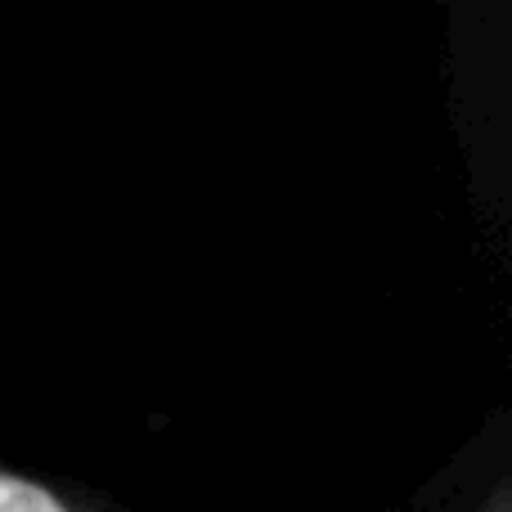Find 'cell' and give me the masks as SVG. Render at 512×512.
<instances>
[{
    "mask_svg": "<svg viewBox=\"0 0 512 512\" xmlns=\"http://www.w3.org/2000/svg\"><path fill=\"white\" fill-rule=\"evenodd\" d=\"M0 512H68V508H63V499H54L50 490L0 472Z\"/></svg>",
    "mask_w": 512,
    "mask_h": 512,
    "instance_id": "cell-1",
    "label": "cell"
},
{
    "mask_svg": "<svg viewBox=\"0 0 512 512\" xmlns=\"http://www.w3.org/2000/svg\"><path fill=\"white\" fill-rule=\"evenodd\" d=\"M490 512H508V499H504V495H499V499H495V504H490Z\"/></svg>",
    "mask_w": 512,
    "mask_h": 512,
    "instance_id": "cell-2",
    "label": "cell"
}]
</instances>
